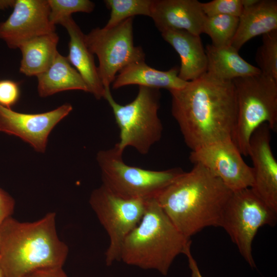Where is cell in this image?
I'll list each match as a JSON object with an SVG mask.
<instances>
[{
	"instance_id": "cell-1",
	"label": "cell",
	"mask_w": 277,
	"mask_h": 277,
	"mask_svg": "<svg viewBox=\"0 0 277 277\" xmlns=\"http://www.w3.org/2000/svg\"><path fill=\"white\" fill-rule=\"evenodd\" d=\"M169 92L172 115L191 151L232 140L237 103L232 81L221 80L206 72L183 88Z\"/></svg>"
},
{
	"instance_id": "cell-2",
	"label": "cell",
	"mask_w": 277,
	"mask_h": 277,
	"mask_svg": "<svg viewBox=\"0 0 277 277\" xmlns=\"http://www.w3.org/2000/svg\"><path fill=\"white\" fill-rule=\"evenodd\" d=\"M232 192L200 164H194L155 197L175 227L186 238L207 227H221Z\"/></svg>"
},
{
	"instance_id": "cell-3",
	"label": "cell",
	"mask_w": 277,
	"mask_h": 277,
	"mask_svg": "<svg viewBox=\"0 0 277 277\" xmlns=\"http://www.w3.org/2000/svg\"><path fill=\"white\" fill-rule=\"evenodd\" d=\"M67 246L57 234L55 213L34 222L11 216L0 225V266L5 277H23L35 270L63 267Z\"/></svg>"
},
{
	"instance_id": "cell-4",
	"label": "cell",
	"mask_w": 277,
	"mask_h": 277,
	"mask_svg": "<svg viewBox=\"0 0 277 277\" xmlns=\"http://www.w3.org/2000/svg\"><path fill=\"white\" fill-rule=\"evenodd\" d=\"M191 244L153 198L147 200L141 221L125 238L120 261L166 275L175 258Z\"/></svg>"
},
{
	"instance_id": "cell-5",
	"label": "cell",
	"mask_w": 277,
	"mask_h": 277,
	"mask_svg": "<svg viewBox=\"0 0 277 277\" xmlns=\"http://www.w3.org/2000/svg\"><path fill=\"white\" fill-rule=\"evenodd\" d=\"M237 116L232 141L243 156H248L249 140L263 124L277 128V81L259 74L234 79Z\"/></svg>"
},
{
	"instance_id": "cell-6",
	"label": "cell",
	"mask_w": 277,
	"mask_h": 277,
	"mask_svg": "<svg viewBox=\"0 0 277 277\" xmlns=\"http://www.w3.org/2000/svg\"><path fill=\"white\" fill-rule=\"evenodd\" d=\"M104 98L113 111L120 129L119 148L127 147L147 154L161 138L163 125L158 115L160 89L139 86L137 94L130 103L121 105L113 98L110 88H105Z\"/></svg>"
},
{
	"instance_id": "cell-7",
	"label": "cell",
	"mask_w": 277,
	"mask_h": 277,
	"mask_svg": "<svg viewBox=\"0 0 277 277\" xmlns=\"http://www.w3.org/2000/svg\"><path fill=\"white\" fill-rule=\"evenodd\" d=\"M123 152L116 143L100 151L96 160L101 172L102 184L125 198L148 200L160 192L184 171L180 168L152 170L127 164Z\"/></svg>"
},
{
	"instance_id": "cell-8",
	"label": "cell",
	"mask_w": 277,
	"mask_h": 277,
	"mask_svg": "<svg viewBox=\"0 0 277 277\" xmlns=\"http://www.w3.org/2000/svg\"><path fill=\"white\" fill-rule=\"evenodd\" d=\"M147 202L122 197L103 184L91 193L89 204L109 239L105 252L107 266H110L114 262L120 261L123 242L141 221Z\"/></svg>"
},
{
	"instance_id": "cell-9",
	"label": "cell",
	"mask_w": 277,
	"mask_h": 277,
	"mask_svg": "<svg viewBox=\"0 0 277 277\" xmlns=\"http://www.w3.org/2000/svg\"><path fill=\"white\" fill-rule=\"evenodd\" d=\"M276 214L250 188L232 192L224 209L221 227L252 268L255 267L252 254L253 240L261 227L275 225Z\"/></svg>"
},
{
	"instance_id": "cell-10",
	"label": "cell",
	"mask_w": 277,
	"mask_h": 277,
	"mask_svg": "<svg viewBox=\"0 0 277 277\" xmlns=\"http://www.w3.org/2000/svg\"><path fill=\"white\" fill-rule=\"evenodd\" d=\"M85 41L90 52L98 57L97 70L104 89L110 88L116 73L126 66L145 61L142 48L133 44V17L112 28H96L85 35Z\"/></svg>"
},
{
	"instance_id": "cell-11",
	"label": "cell",
	"mask_w": 277,
	"mask_h": 277,
	"mask_svg": "<svg viewBox=\"0 0 277 277\" xmlns=\"http://www.w3.org/2000/svg\"><path fill=\"white\" fill-rule=\"evenodd\" d=\"M232 140L210 144L193 151L190 162L200 164L219 178L232 192L251 188L252 167L242 157Z\"/></svg>"
},
{
	"instance_id": "cell-12",
	"label": "cell",
	"mask_w": 277,
	"mask_h": 277,
	"mask_svg": "<svg viewBox=\"0 0 277 277\" xmlns=\"http://www.w3.org/2000/svg\"><path fill=\"white\" fill-rule=\"evenodd\" d=\"M13 9L0 23V38L11 49L34 37L55 32L50 19L48 0H16Z\"/></svg>"
},
{
	"instance_id": "cell-13",
	"label": "cell",
	"mask_w": 277,
	"mask_h": 277,
	"mask_svg": "<svg viewBox=\"0 0 277 277\" xmlns=\"http://www.w3.org/2000/svg\"><path fill=\"white\" fill-rule=\"evenodd\" d=\"M65 104L41 113L18 112L0 105V131L18 137L39 152H44L54 127L72 110Z\"/></svg>"
},
{
	"instance_id": "cell-14",
	"label": "cell",
	"mask_w": 277,
	"mask_h": 277,
	"mask_svg": "<svg viewBox=\"0 0 277 277\" xmlns=\"http://www.w3.org/2000/svg\"><path fill=\"white\" fill-rule=\"evenodd\" d=\"M270 131L267 124H263L249 140L248 156L253 164V183L250 188L277 213V162L271 147Z\"/></svg>"
},
{
	"instance_id": "cell-15",
	"label": "cell",
	"mask_w": 277,
	"mask_h": 277,
	"mask_svg": "<svg viewBox=\"0 0 277 277\" xmlns=\"http://www.w3.org/2000/svg\"><path fill=\"white\" fill-rule=\"evenodd\" d=\"M150 17L161 32L183 30L200 35L206 15L197 0H152Z\"/></svg>"
},
{
	"instance_id": "cell-16",
	"label": "cell",
	"mask_w": 277,
	"mask_h": 277,
	"mask_svg": "<svg viewBox=\"0 0 277 277\" xmlns=\"http://www.w3.org/2000/svg\"><path fill=\"white\" fill-rule=\"evenodd\" d=\"M161 35L180 57L178 74L180 79L192 81L207 72V58L200 35L183 30H167Z\"/></svg>"
},
{
	"instance_id": "cell-17",
	"label": "cell",
	"mask_w": 277,
	"mask_h": 277,
	"mask_svg": "<svg viewBox=\"0 0 277 277\" xmlns=\"http://www.w3.org/2000/svg\"><path fill=\"white\" fill-rule=\"evenodd\" d=\"M61 25L66 29L70 37L69 53L67 56L69 62L82 77L88 92L97 100L104 98L105 89L94 63V54L86 44L85 34L72 16L66 19Z\"/></svg>"
},
{
	"instance_id": "cell-18",
	"label": "cell",
	"mask_w": 277,
	"mask_h": 277,
	"mask_svg": "<svg viewBox=\"0 0 277 277\" xmlns=\"http://www.w3.org/2000/svg\"><path fill=\"white\" fill-rule=\"evenodd\" d=\"M274 30H277V1L258 0L253 5L243 8L231 45L239 50L254 37Z\"/></svg>"
},
{
	"instance_id": "cell-19",
	"label": "cell",
	"mask_w": 277,
	"mask_h": 277,
	"mask_svg": "<svg viewBox=\"0 0 277 277\" xmlns=\"http://www.w3.org/2000/svg\"><path fill=\"white\" fill-rule=\"evenodd\" d=\"M179 68L174 67L167 71H161L149 67L145 61L131 63L120 72L112 83V88L137 85L148 88L170 91L185 87L188 82L178 76Z\"/></svg>"
},
{
	"instance_id": "cell-20",
	"label": "cell",
	"mask_w": 277,
	"mask_h": 277,
	"mask_svg": "<svg viewBox=\"0 0 277 277\" xmlns=\"http://www.w3.org/2000/svg\"><path fill=\"white\" fill-rule=\"evenodd\" d=\"M207 73L224 81L255 75L261 73L258 67L246 62L239 54V50L231 45L215 47L206 46Z\"/></svg>"
},
{
	"instance_id": "cell-21",
	"label": "cell",
	"mask_w": 277,
	"mask_h": 277,
	"mask_svg": "<svg viewBox=\"0 0 277 277\" xmlns=\"http://www.w3.org/2000/svg\"><path fill=\"white\" fill-rule=\"evenodd\" d=\"M36 77L38 93L42 97L71 90L88 92L80 74L71 65L67 56L59 53L47 69Z\"/></svg>"
},
{
	"instance_id": "cell-22",
	"label": "cell",
	"mask_w": 277,
	"mask_h": 277,
	"mask_svg": "<svg viewBox=\"0 0 277 277\" xmlns=\"http://www.w3.org/2000/svg\"><path fill=\"white\" fill-rule=\"evenodd\" d=\"M58 41L59 37L54 32L23 44L19 48L22 56L19 72L28 76H37L47 70L58 53Z\"/></svg>"
},
{
	"instance_id": "cell-23",
	"label": "cell",
	"mask_w": 277,
	"mask_h": 277,
	"mask_svg": "<svg viewBox=\"0 0 277 277\" xmlns=\"http://www.w3.org/2000/svg\"><path fill=\"white\" fill-rule=\"evenodd\" d=\"M239 21V17L231 15L206 16L203 33L210 37L211 45L215 47L231 45L238 29Z\"/></svg>"
},
{
	"instance_id": "cell-24",
	"label": "cell",
	"mask_w": 277,
	"mask_h": 277,
	"mask_svg": "<svg viewBox=\"0 0 277 277\" xmlns=\"http://www.w3.org/2000/svg\"><path fill=\"white\" fill-rule=\"evenodd\" d=\"M110 10L109 19L104 27L112 28L123 21L137 15L150 17L152 0H106Z\"/></svg>"
},
{
	"instance_id": "cell-25",
	"label": "cell",
	"mask_w": 277,
	"mask_h": 277,
	"mask_svg": "<svg viewBox=\"0 0 277 277\" xmlns=\"http://www.w3.org/2000/svg\"><path fill=\"white\" fill-rule=\"evenodd\" d=\"M255 60L262 74L277 81V30L263 35Z\"/></svg>"
},
{
	"instance_id": "cell-26",
	"label": "cell",
	"mask_w": 277,
	"mask_h": 277,
	"mask_svg": "<svg viewBox=\"0 0 277 277\" xmlns=\"http://www.w3.org/2000/svg\"><path fill=\"white\" fill-rule=\"evenodd\" d=\"M50 8V19L55 26L61 24L75 12H91L95 7L89 0H48Z\"/></svg>"
},
{
	"instance_id": "cell-27",
	"label": "cell",
	"mask_w": 277,
	"mask_h": 277,
	"mask_svg": "<svg viewBox=\"0 0 277 277\" xmlns=\"http://www.w3.org/2000/svg\"><path fill=\"white\" fill-rule=\"evenodd\" d=\"M201 7L207 16L227 15L239 17L243 10L241 0H213L201 3Z\"/></svg>"
},
{
	"instance_id": "cell-28",
	"label": "cell",
	"mask_w": 277,
	"mask_h": 277,
	"mask_svg": "<svg viewBox=\"0 0 277 277\" xmlns=\"http://www.w3.org/2000/svg\"><path fill=\"white\" fill-rule=\"evenodd\" d=\"M21 91L19 85L10 80H0V105L11 109L18 101Z\"/></svg>"
},
{
	"instance_id": "cell-29",
	"label": "cell",
	"mask_w": 277,
	"mask_h": 277,
	"mask_svg": "<svg viewBox=\"0 0 277 277\" xmlns=\"http://www.w3.org/2000/svg\"><path fill=\"white\" fill-rule=\"evenodd\" d=\"M14 206V199L0 188V225L5 220L11 216Z\"/></svg>"
},
{
	"instance_id": "cell-30",
	"label": "cell",
	"mask_w": 277,
	"mask_h": 277,
	"mask_svg": "<svg viewBox=\"0 0 277 277\" xmlns=\"http://www.w3.org/2000/svg\"><path fill=\"white\" fill-rule=\"evenodd\" d=\"M23 277H68V276L62 267H55L38 269Z\"/></svg>"
},
{
	"instance_id": "cell-31",
	"label": "cell",
	"mask_w": 277,
	"mask_h": 277,
	"mask_svg": "<svg viewBox=\"0 0 277 277\" xmlns=\"http://www.w3.org/2000/svg\"><path fill=\"white\" fill-rule=\"evenodd\" d=\"M190 246L186 248L184 254L187 258L189 267L191 272V277H203L199 269L197 262L191 253Z\"/></svg>"
},
{
	"instance_id": "cell-32",
	"label": "cell",
	"mask_w": 277,
	"mask_h": 277,
	"mask_svg": "<svg viewBox=\"0 0 277 277\" xmlns=\"http://www.w3.org/2000/svg\"><path fill=\"white\" fill-rule=\"evenodd\" d=\"M0 277H5V274L3 271V270L0 266Z\"/></svg>"
}]
</instances>
